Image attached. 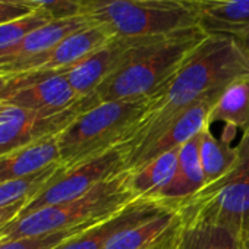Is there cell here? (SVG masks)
<instances>
[{
    "label": "cell",
    "mask_w": 249,
    "mask_h": 249,
    "mask_svg": "<svg viewBox=\"0 0 249 249\" xmlns=\"http://www.w3.org/2000/svg\"><path fill=\"white\" fill-rule=\"evenodd\" d=\"M196 14V25L207 36L237 40L249 34V0H183Z\"/></svg>",
    "instance_id": "obj_14"
},
{
    "label": "cell",
    "mask_w": 249,
    "mask_h": 249,
    "mask_svg": "<svg viewBox=\"0 0 249 249\" xmlns=\"http://www.w3.org/2000/svg\"><path fill=\"white\" fill-rule=\"evenodd\" d=\"M0 100L27 110L57 114L75 104L79 97L63 73H34L11 76Z\"/></svg>",
    "instance_id": "obj_11"
},
{
    "label": "cell",
    "mask_w": 249,
    "mask_h": 249,
    "mask_svg": "<svg viewBox=\"0 0 249 249\" xmlns=\"http://www.w3.org/2000/svg\"><path fill=\"white\" fill-rule=\"evenodd\" d=\"M50 21H53L50 14H47L43 9H37L36 12H33L21 19L0 25V49L17 44L25 36H28L30 33L36 31L37 28L49 24Z\"/></svg>",
    "instance_id": "obj_25"
},
{
    "label": "cell",
    "mask_w": 249,
    "mask_h": 249,
    "mask_svg": "<svg viewBox=\"0 0 249 249\" xmlns=\"http://www.w3.org/2000/svg\"><path fill=\"white\" fill-rule=\"evenodd\" d=\"M242 44H243V47L246 49V52H248V54H249V34L245 37V38H242V40H239Z\"/></svg>",
    "instance_id": "obj_31"
},
{
    "label": "cell",
    "mask_w": 249,
    "mask_h": 249,
    "mask_svg": "<svg viewBox=\"0 0 249 249\" xmlns=\"http://www.w3.org/2000/svg\"><path fill=\"white\" fill-rule=\"evenodd\" d=\"M246 73L249 54L237 38L207 36L169 82L150 98L145 114L126 142L120 145L126 151V159L147 145L183 111Z\"/></svg>",
    "instance_id": "obj_1"
},
{
    "label": "cell",
    "mask_w": 249,
    "mask_h": 249,
    "mask_svg": "<svg viewBox=\"0 0 249 249\" xmlns=\"http://www.w3.org/2000/svg\"><path fill=\"white\" fill-rule=\"evenodd\" d=\"M98 104L94 94L79 98L69 108L49 114L27 110L0 100V156L36 141L59 135L79 114Z\"/></svg>",
    "instance_id": "obj_8"
},
{
    "label": "cell",
    "mask_w": 249,
    "mask_h": 249,
    "mask_svg": "<svg viewBox=\"0 0 249 249\" xmlns=\"http://www.w3.org/2000/svg\"><path fill=\"white\" fill-rule=\"evenodd\" d=\"M185 249H240V242L227 230L214 226L185 229Z\"/></svg>",
    "instance_id": "obj_23"
},
{
    "label": "cell",
    "mask_w": 249,
    "mask_h": 249,
    "mask_svg": "<svg viewBox=\"0 0 249 249\" xmlns=\"http://www.w3.org/2000/svg\"><path fill=\"white\" fill-rule=\"evenodd\" d=\"M236 131L226 126V132L221 138H217L211 132V126L201 132L199 138V156L202 172L205 178V186L214 183L226 173H229L239 160V145L233 147Z\"/></svg>",
    "instance_id": "obj_18"
},
{
    "label": "cell",
    "mask_w": 249,
    "mask_h": 249,
    "mask_svg": "<svg viewBox=\"0 0 249 249\" xmlns=\"http://www.w3.org/2000/svg\"><path fill=\"white\" fill-rule=\"evenodd\" d=\"M160 37H113L63 75L79 98L88 97L142 49Z\"/></svg>",
    "instance_id": "obj_10"
},
{
    "label": "cell",
    "mask_w": 249,
    "mask_h": 249,
    "mask_svg": "<svg viewBox=\"0 0 249 249\" xmlns=\"http://www.w3.org/2000/svg\"><path fill=\"white\" fill-rule=\"evenodd\" d=\"M205 37L207 34L195 27L156 40L97 88V101L151 98Z\"/></svg>",
    "instance_id": "obj_2"
},
{
    "label": "cell",
    "mask_w": 249,
    "mask_h": 249,
    "mask_svg": "<svg viewBox=\"0 0 249 249\" xmlns=\"http://www.w3.org/2000/svg\"><path fill=\"white\" fill-rule=\"evenodd\" d=\"M36 11H37V8H34L33 5H28V3L3 2V0H0V25L21 19Z\"/></svg>",
    "instance_id": "obj_27"
},
{
    "label": "cell",
    "mask_w": 249,
    "mask_h": 249,
    "mask_svg": "<svg viewBox=\"0 0 249 249\" xmlns=\"http://www.w3.org/2000/svg\"><path fill=\"white\" fill-rule=\"evenodd\" d=\"M37 9H43L53 19H66L84 15L82 0H25Z\"/></svg>",
    "instance_id": "obj_26"
},
{
    "label": "cell",
    "mask_w": 249,
    "mask_h": 249,
    "mask_svg": "<svg viewBox=\"0 0 249 249\" xmlns=\"http://www.w3.org/2000/svg\"><path fill=\"white\" fill-rule=\"evenodd\" d=\"M126 151L120 145L71 169L63 166L43 186V189L22 208L17 218L25 217L37 210L73 201L84 196L98 183L124 170Z\"/></svg>",
    "instance_id": "obj_7"
},
{
    "label": "cell",
    "mask_w": 249,
    "mask_h": 249,
    "mask_svg": "<svg viewBox=\"0 0 249 249\" xmlns=\"http://www.w3.org/2000/svg\"><path fill=\"white\" fill-rule=\"evenodd\" d=\"M27 204H28V201H21V202H17L9 207H0V229H3L6 224L12 223L19 215V213L22 211V208Z\"/></svg>",
    "instance_id": "obj_29"
},
{
    "label": "cell",
    "mask_w": 249,
    "mask_h": 249,
    "mask_svg": "<svg viewBox=\"0 0 249 249\" xmlns=\"http://www.w3.org/2000/svg\"><path fill=\"white\" fill-rule=\"evenodd\" d=\"M179 151L180 148L172 150L150 160L135 170H128L129 186L138 198L154 195L172 180L178 169Z\"/></svg>",
    "instance_id": "obj_21"
},
{
    "label": "cell",
    "mask_w": 249,
    "mask_h": 249,
    "mask_svg": "<svg viewBox=\"0 0 249 249\" xmlns=\"http://www.w3.org/2000/svg\"><path fill=\"white\" fill-rule=\"evenodd\" d=\"M148 104L150 98L111 100L79 114L57 135L60 164L71 169L124 144Z\"/></svg>",
    "instance_id": "obj_3"
},
{
    "label": "cell",
    "mask_w": 249,
    "mask_h": 249,
    "mask_svg": "<svg viewBox=\"0 0 249 249\" xmlns=\"http://www.w3.org/2000/svg\"><path fill=\"white\" fill-rule=\"evenodd\" d=\"M167 208L170 207H166L157 199L140 196L53 249H103L117 233L137 226Z\"/></svg>",
    "instance_id": "obj_13"
},
{
    "label": "cell",
    "mask_w": 249,
    "mask_h": 249,
    "mask_svg": "<svg viewBox=\"0 0 249 249\" xmlns=\"http://www.w3.org/2000/svg\"><path fill=\"white\" fill-rule=\"evenodd\" d=\"M3 2H21V3H27L25 0H3ZM30 5V3H28Z\"/></svg>",
    "instance_id": "obj_33"
},
{
    "label": "cell",
    "mask_w": 249,
    "mask_h": 249,
    "mask_svg": "<svg viewBox=\"0 0 249 249\" xmlns=\"http://www.w3.org/2000/svg\"><path fill=\"white\" fill-rule=\"evenodd\" d=\"M60 163L57 135L0 156V183L24 179Z\"/></svg>",
    "instance_id": "obj_17"
},
{
    "label": "cell",
    "mask_w": 249,
    "mask_h": 249,
    "mask_svg": "<svg viewBox=\"0 0 249 249\" xmlns=\"http://www.w3.org/2000/svg\"><path fill=\"white\" fill-rule=\"evenodd\" d=\"M178 220L179 214L176 210H163L157 215L117 233L103 249H148L163 239Z\"/></svg>",
    "instance_id": "obj_20"
},
{
    "label": "cell",
    "mask_w": 249,
    "mask_h": 249,
    "mask_svg": "<svg viewBox=\"0 0 249 249\" xmlns=\"http://www.w3.org/2000/svg\"><path fill=\"white\" fill-rule=\"evenodd\" d=\"M114 36L101 24H92L62 40L57 46L37 56L0 66V73L11 76L34 73H63L78 65Z\"/></svg>",
    "instance_id": "obj_9"
},
{
    "label": "cell",
    "mask_w": 249,
    "mask_h": 249,
    "mask_svg": "<svg viewBox=\"0 0 249 249\" xmlns=\"http://www.w3.org/2000/svg\"><path fill=\"white\" fill-rule=\"evenodd\" d=\"M148 249H185V230L180 217L178 223L166 233V236Z\"/></svg>",
    "instance_id": "obj_28"
},
{
    "label": "cell",
    "mask_w": 249,
    "mask_h": 249,
    "mask_svg": "<svg viewBox=\"0 0 249 249\" xmlns=\"http://www.w3.org/2000/svg\"><path fill=\"white\" fill-rule=\"evenodd\" d=\"M240 249H249V243H248V242H243V243L240 245Z\"/></svg>",
    "instance_id": "obj_32"
},
{
    "label": "cell",
    "mask_w": 249,
    "mask_h": 249,
    "mask_svg": "<svg viewBox=\"0 0 249 249\" xmlns=\"http://www.w3.org/2000/svg\"><path fill=\"white\" fill-rule=\"evenodd\" d=\"M60 167L62 164L57 163L24 179L0 183V207H9L21 201L30 202L43 189V186L59 172Z\"/></svg>",
    "instance_id": "obj_22"
},
{
    "label": "cell",
    "mask_w": 249,
    "mask_h": 249,
    "mask_svg": "<svg viewBox=\"0 0 249 249\" xmlns=\"http://www.w3.org/2000/svg\"><path fill=\"white\" fill-rule=\"evenodd\" d=\"M221 122L227 128L249 134V73L231 81L208 114L210 126Z\"/></svg>",
    "instance_id": "obj_19"
},
{
    "label": "cell",
    "mask_w": 249,
    "mask_h": 249,
    "mask_svg": "<svg viewBox=\"0 0 249 249\" xmlns=\"http://www.w3.org/2000/svg\"><path fill=\"white\" fill-rule=\"evenodd\" d=\"M221 92L223 91H218L205 97L204 100L183 111L173 122H170L156 138H153L147 145L132 153L126 159L124 170H135L164 153L180 148L189 140H192L205 128H208L210 110L213 108Z\"/></svg>",
    "instance_id": "obj_12"
},
{
    "label": "cell",
    "mask_w": 249,
    "mask_h": 249,
    "mask_svg": "<svg viewBox=\"0 0 249 249\" xmlns=\"http://www.w3.org/2000/svg\"><path fill=\"white\" fill-rule=\"evenodd\" d=\"M239 160L223 178L204 186L176 211L185 229L214 226L240 243L249 236V134L242 137Z\"/></svg>",
    "instance_id": "obj_4"
},
{
    "label": "cell",
    "mask_w": 249,
    "mask_h": 249,
    "mask_svg": "<svg viewBox=\"0 0 249 249\" xmlns=\"http://www.w3.org/2000/svg\"><path fill=\"white\" fill-rule=\"evenodd\" d=\"M199 138L201 132L180 147L179 163L175 176L166 186L147 198L157 199L166 207L178 210L185 201H188L205 186L199 156Z\"/></svg>",
    "instance_id": "obj_15"
},
{
    "label": "cell",
    "mask_w": 249,
    "mask_h": 249,
    "mask_svg": "<svg viewBox=\"0 0 249 249\" xmlns=\"http://www.w3.org/2000/svg\"><path fill=\"white\" fill-rule=\"evenodd\" d=\"M84 15L106 25L114 37H160L196 25L183 0H82Z\"/></svg>",
    "instance_id": "obj_6"
},
{
    "label": "cell",
    "mask_w": 249,
    "mask_h": 249,
    "mask_svg": "<svg viewBox=\"0 0 249 249\" xmlns=\"http://www.w3.org/2000/svg\"><path fill=\"white\" fill-rule=\"evenodd\" d=\"M9 81H11V75L0 73V94L3 92V89L6 88V85L9 84Z\"/></svg>",
    "instance_id": "obj_30"
},
{
    "label": "cell",
    "mask_w": 249,
    "mask_h": 249,
    "mask_svg": "<svg viewBox=\"0 0 249 249\" xmlns=\"http://www.w3.org/2000/svg\"><path fill=\"white\" fill-rule=\"evenodd\" d=\"M246 242H248V243H249V236H248V239H246Z\"/></svg>",
    "instance_id": "obj_34"
},
{
    "label": "cell",
    "mask_w": 249,
    "mask_h": 249,
    "mask_svg": "<svg viewBox=\"0 0 249 249\" xmlns=\"http://www.w3.org/2000/svg\"><path fill=\"white\" fill-rule=\"evenodd\" d=\"M92 24L95 22L88 15H79L66 19H53L49 24L25 36L17 44L0 49V66L44 53L52 47L57 46L66 37Z\"/></svg>",
    "instance_id": "obj_16"
},
{
    "label": "cell",
    "mask_w": 249,
    "mask_h": 249,
    "mask_svg": "<svg viewBox=\"0 0 249 249\" xmlns=\"http://www.w3.org/2000/svg\"><path fill=\"white\" fill-rule=\"evenodd\" d=\"M137 198L138 196L129 186V172L123 170L98 183L81 198L50 205L25 217L15 218L0 229V239L41 236L97 223Z\"/></svg>",
    "instance_id": "obj_5"
},
{
    "label": "cell",
    "mask_w": 249,
    "mask_h": 249,
    "mask_svg": "<svg viewBox=\"0 0 249 249\" xmlns=\"http://www.w3.org/2000/svg\"><path fill=\"white\" fill-rule=\"evenodd\" d=\"M101 221V220H100ZM98 223V221H97ZM91 224H82L76 227H71L66 230L41 234V236H30V237H17V239H0V249H53L63 243L65 240L82 233Z\"/></svg>",
    "instance_id": "obj_24"
}]
</instances>
